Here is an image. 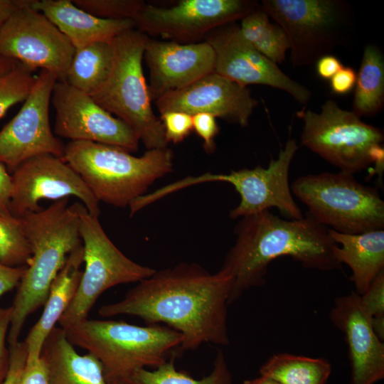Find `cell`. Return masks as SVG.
<instances>
[{"label":"cell","mask_w":384,"mask_h":384,"mask_svg":"<svg viewBox=\"0 0 384 384\" xmlns=\"http://www.w3.org/2000/svg\"><path fill=\"white\" fill-rule=\"evenodd\" d=\"M232 277L195 263H180L137 282L119 301L102 306V317L135 316L148 324H165L183 336L179 352L203 343L227 346Z\"/></svg>","instance_id":"obj_1"},{"label":"cell","mask_w":384,"mask_h":384,"mask_svg":"<svg viewBox=\"0 0 384 384\" xmlns=\"http://www.w3.org/2000/svg\"><path fill=\"white\" fill-rule=\"evenodd\" d=\"M234 233L235 243L220 269L233 282L229 305L250 288L263 285L269 265L278 257H290L304 267L320 271L341 267L329 228L308 213L295 220L262 210L241 218Z\"/></svg>","instance_id":"obj_2"},{"label":"cell","mask_w":384,"mask_h":384,"mask_svg":"<svg viewBox=\"0 0 384 384\" xmlns=\"http://www.w3.org/2000/svg\"><path fill=\"white\" fill-rule=\"evenodd\" d=\"M69 198L21 218L31 249V258L21 280L11 307L7 342L19 341L28 317L45 304L51 284L68 255L82 245L79 217Z\"/></svg>","instance_id":"obj_3"},{"label":"cell","mask_w":384,"mask_h":384,"mask_svg":"<svg viewBox=\"0 0 384 384\" xmlns=\"http://www.w3.org/2000/svg\"><path fill=\"white\" fill-rule=\"evenodd\" d=\"M62 159L78 173L99 202L125 207L172 171L174 154L166 146L134 156L115 146L70 141L65 145Z\"/></svg>","instance_id":"obj_4"},{"label":"cell","mask_w":384,"mask_h":384,"mask_svg":"<svg viewBox=\"0 0 384 384\" xmlns=\"http://www.w3.org/2000/svg\"><path fill=\"white\" fill-rule=\"evenodd\" d=\"M63 330L74 346L101 363L109 384H123L138 370L159 367L183 341L178 331L161 324L87 319Z\"/></svg>","instance_id":"obj_5"},{"label":"cell","mask_w":384,"mask_h":384,"mask_svg":"<svg viewBox=\"0 0 384 384\" xmlns=\"http://www.w3.org/2000/svg\"><path fill=\"white\" fill-rule=\"evenodd\" d=\"M149 38L135 28L116 37L110 73L91 96L100 106L126 123L148 150L168 145L162 122L152 109L144 75L142 61Z\"/></svg>","instance_id":"obj_6"},{"label":"cell","mask_w":384,"mask_h":384,"mask_svg":"<svg viewBox=\"0 0 384 384\" xmlns=\"http://www.w3.org/2000/svg\"><path fill=\"white\" fill-rule=\"evenodd\" d=\"M292 193L319 223L344 234L384 228V201L375 188L339 171L300 176L290 185Z\"/></svg>","instance_id":"obj_7"},{"label":"cell","mask_w":384,"mask_h":384,"mask_svg":"<svg viewBox=\"0 0 384 384\" xmlns=\"http://www.w3.org/2000/svg\"><path fill=\"white\" fill-rule=\"evenodd\" d=\"M304 124L301 144L341 171L354 174L372 164L383 170V131L364 123L352 111L326 100L319 113L302 109L296 113Z\"/></svg>","instance_id":"obj_8"},{"label":"cell","mask_w":384,"mask_h":384,"mask_svg":"<svg viewBox=\"0 0 384 384\" xmlns=\"http://www.w3.org/2000/svg\"><path fill=\"white\" fill-rule=\"evenodd\" d=\"M262 9L284 31L293 66L310 65L346 46L354 14L343 0H262Z\"/></svg>","instance_id":"obj_9"},{"label":"cell","mask_w":384,"mask_h":384,"mask_svg":"<svg viewBox=\"0 0 384 384\" xmlns=\"http://www.w3.org/2000/svg\"><path fill=\"white\" fill-rule=\"evenodd\" d=\"M73 205L79 217L85 269L75 295L58 321L63 329L88 319L97 299L110 288L139 282L156 271L123 254L107 235L98 217L82 203Z\"/></svg>","instance_id":"obj_10"},{"label":"cell","mask_w":384,"mask_h":384,"mask_svg":"<svg viewBox=\"0 0 384 384\" xmlns=\"http://www.w3.org/2000/svg\"><path fill=\"white\" fill-rule=\"evenodd\" d=\"M297 142L289 139L276 159H272L268 166L260 165L253 169L244 168L229 174L206 173L187 176L175 182L179 191L201 183L220 181L233 185L239 193V204L230 210L232 219L276 208L287 219L304 217L299 206L293 198L289 174L292 161L298 150Z\"/></svg>","instance_id":"obj_11"},{"label":"cell","mask_w":384,"mask_h":384,"mask_svg":"<svg viewBox=\"0 0 384 384\" xmlns=\"http://www.w3.org/2000/svg\"><path fill=\"white\" fill-rule=\"evenodd\" d=\"M260 5L253 0H181L169 7L146 3L134 21L135 29L147 36L193 43L219 27L241 20Z\"/></svg>","instance_id":"obj_12"},{"label":"cell","mask_w":384,"mask_h":384,"mask_svg":"<svg viewBox=\"0 0 384 384\" xmlns=\"http://www.w3.org/2000/svg\"><path fill=\"white\" fill-rule=\"evenodd\" d=\"M33 1L14 11L4 25L0 54L65 81L75 48L43 14L32 7Z\"/></svg>","instance_id":"obj_13"},{"label":"cell","mask_w":384,"mask_h":384,"mask_svg":"<svg viewBox=\"0 0 384 384\" xmlns=\"http://www.w3.org/2000/svg\"><path fill=\"white\" fill-rule=\"evenodd\" d=\"M57 80L53 73L41 70L18 112L0 131V162L10 174L36 156L63 158L65 144L54 135L49 120V106Z\"/></svg>","instance_id":"obj_14"},{"label":"cell","mask_w":384,"mask_h":384,"mask_svg":"<svg viewBox=\"0 0 384 384\" xmlns=\"http://www.w3.org/2000/svg\"><path fill=\"white\" fill-rule=\"evenodd\" d=\"M11 213L16 218L39 211L42 199L78 198L88 212L99 217V201L78 173L62 158L50 154L33 156L11 174Z\"/></svg>","instance_id":"obj_15"},{"label":"cell","mask_w":384,"mask_h":384,"mask_svg":"<svg viewBox=\"0 0 384 384\" xmlns=\"http://www.w3.org/2000/svg\"><path fill=\"white\" fill-rule=\"evenodd\" d=\"M50 102L56 112L57 136L115 146L129 152L137 150L139 140L126 123L65 81H56Z\"/></svg>","instance_id":"obj_16"},{"label":"cell","mask_w":384,"mask_h":384,"mask_svg":"<svg viewBox=\"0 0 384 384\" xmlns=\"http://www.w3.org/2000/svg\"><path fill=\"white\" fill-rule=\"evenodd\" d=\"M215 53L214 72L243 86L263 85L287 92L306 104L311 91L284 73L245 40L235 23L219 27L205 38Z\"/></svg>","instance_id":"obj_17"},{"label":"cell","mask_w":384,"mask_h":384,"mask_svg":"<svg viewBox=\"0 0 384 384\" xmlns=\"http://www.w3.org/2000/svg\"><path fill=\"white\" fill-rule=\"evenodd\" d=\"M154 102L160 114L170 111L191 116L208 113L240 127L248 125L258 105L247 87L215 72L182 89L164 95Z\"/></svg>","instance_id":"obj_18"},{"label":"cell","mask_w":384,"mask_h":384,"mask_svg":"<svg viewBox=\"0 0 384 384\" xmlns=\"http://www.w3.org/2000/svg\"><path fill=\"white\" fill-rule=\"evenodd\" d=\"M144 59L149 70L148 87L154 102L215 70V53L206 41L179 43L149 38Z\"/></svg>","instance_id":"obj_19"},{"label":"cell","mask_w":384,"mask_h":384,"mask_svg":"<svg viewBox=\"0 0 384 384\" xmlns=\"http://www.w3.org/2000/svg\"><path fill=\"white\" fill-rule=\"evenodd\" d=\"M329 319L345 336L351 366V384H375L384 378V343L375 334L371 317L355 291L338 297Z\"/></svg>","instance_id":"obj_20"},{"label":"cell","mask_w":384,"mask_h":384,"mask_svg":"<svg viewBox=\"0 0 384 384\" xmlns=\"http://www.w3.org/2000/svg\"><path fill=\"white\" fill-rule=\"evenodd\" d=\"M32 7L43 14L75 49L98 42H112L124 32L135 28L131 19L96 17L70 0H34Z\"/></svg>","instance_id":"obj_21"},{"label":"cell","mask_w":384,"mask_h":384,"mask_svg":"<svg viewBox=\"0 0 384 384\" xmlns=\"http://www.w3.org/2000/svg\"><path fill=\"white\" fill-rule=\"evenodd\" d=\"M83 262L82 245L68 255L51 284L41 316L23 341L27 348L26 364L41 357L46 339L73 301L81 279Z\"/></svg>","instance_id":"obj_22"},{"label":"cell","mask_w":384,"mask_h":384,"mask_svg":"<svg viewBox=\"0 0 384 384\" xmlns=\"http://www.w3.org/2000/svg\"><path fill=\"white\" fill-rule=\"evenodd\" d=\"M329 233L338 245L334 250L336 260L350 267L355 292L362 295L384 272V230L344 234L329 229Z\"/></svg>","instance_id":"obj_23"},{"label":"cell","mask_w":384,"mask_h":384,"mask_svg":"<svg viewBox=\"0 0 384 384\" xmlns=\"http://www.w3.org/2000/svg\"><path fill=\"white\" fill-rule=\"evenodd\" d=\"M50 384H109L101 363L92 354H79L61 327H55L41 351Z\"/></svg>","instance_id":"obj_24"},{"label":"cell","mask_w":384,"mask_h":384,"mask_svg":"<svg viewBox=\"0 0 384 384\" xmlns=\"http://www.w3.org/2000/svg\"><path fill=\"white\" fill-rule=\"evenodd\" d=\"M114 57L113 41L94 43L75 49L65 82L92 96L106 81Z\"/></svg>","instance_id":"obj_25"},{"label":"cell","mask_w":384,"mask_h":384,"mask_svg":"<svg viewBox=\"0 0 384 384\" xmlns=\"http://www.w3.org/2000/svg\"><path fill=\"white\" fill-rule=\"evenodd\" d=\"M353 112L358 117H372L384 105V55L373 44L364 48L355 85Z\"/></svg>","instance_id":"obj_26"},{"label":"cell","mask_w":384,"mask_h":384,"mask_svg":"<svg viewBox=\"0 0 384 384\" xmlns=\"http://www.w3.org/2000/svg\"><path fill=\"white\" fill-rule=\"evenodd\" d=\"M331 371L324 358L279 353L267 360L259 373L280 384H326Z\"/></svg>","instance_id":"obj_27"},{"label":"cell","mask_w":384,"mask_h":384,"mask_svg":"<svg viewBox=\"0 0 384 384\" xmlns=\"http://www.w3.org/2000/svg\"><path fill=\"white\" fill-rule=\"evenodd\" d=\"M240 32L246 41L264 56L282 64L289 43L283 29L272 23L261 6L240 20Z\"/></svg>","instance_id":"obj_28"},{"label":"cell","mask_w":384,"mask_h":384,"mask_svg":"<svg viewBox=\"0 0 384 384\" xmlns=\"http://www.w3.org/2000/svg\"><path fill=\"white\" fill-rule=\"evenodd\" d=\"M176 356L152 370L146 368L134 372L123 384H233V375L221 349H218L211 372L201 379H195L178 370Z\"/></svg>","instance_id":"obj_29"},{"label":"cell","mask_w":384,"mask_h":384,"mask_svg":"<svg viewBox=\"0 0 384 384\" xmlns=\"http://www.w3.org/2000/svg\"><path fill=\"white\" fill-rule=\"evenodd\" d=\"M31 255L21 218L0 216V263L9 267L27 266Z\"/></svg>","instance_id":"obj_30"},{"label":"cell","mask_w":384,"mask_h":384,"mask_svg":"<svg viewBox=\"0 0 384 384\" xmlns=\"http://www.w3.org/2000/svg\"><path fill=\"white\" fill-rule=\"evenodd\" d=\"M35 70L17 62L0 73V118L12 106L27 98L37 77Z\"/></svg>","instance_id":"obj_31"},{"label":"cell","mask_w":384,"mask_h":384,"mask_svg":"<svg viewBox=\"0 0 384 384\" xmlns=\"http://www.w3.org/2000/svg\"><path fill=\"white\" fill-rule=\"evenodd\" d=\"M80 9L101 18L134 20L145 5L141 0H74Z\"/></svg>","instance_id":"obj_32"},{"label":"cell","mask_w":384,"mask_h":384,"mask_svg":"<svg viewBox=\"0 0 384 384\" xmlns=\"http://www.w3.org/2000/svg\"><path fill=\"white\" fill-rule=\"evenodd\" d=\"M165 139L169 144L183 141L193 130L192 116L183 112L170 111L161 114Z\"/></svg>","instance_id":"obj_33"},{"label":"cell","mask_w":384,"mask_h":384,"mask_svg":"<svg viewBox=\"0 0 384 384\" xmlns=\"http://www.w3.org/2000/svg\"><path fill=\"white\" fill-rule=\"evenodd\" d=\"M361 296L364 309L371 317L384 316V272L371 283L366 292Z\"/></svg>","instance_id":"obj_34"},{"label":"cell","mask_w":384,"mask_h":384,"mask_svg":"<svg viewBox=\"0 0 384 384\" xmlns=\"http://www.w3.org/2000/svg\"><path fill=\"white\" fill-rule=\"evenodd\" d=\"M192 122L193 130L202 139L206 151H214V140L219 132L216 118L208 113H198L192 116Z\"/></svg>","instance_id":"obj_35"},{"label":"cell","mask_w":384,"mask_h":384,"mask_svg":"<svg viewBox=\"0 0 384 384\" xmlns=\"http://www.w3.org/2000/svg\"><path fill=\"white\" fill-rule=\"evenodd\" d=\"M11 318V307L0 306V384H3L9 368L10 352L6 346Z\"/></svg>","instance_id":"obj_36"},{"label":"cell","mask_w":384,"mask_h":384,"mask_svg":"<svg viewBox=\"0 0 384 384\" xmlns=\"http://www.w3.org/2000/svg\"><path fill=\"white\" fill-rule=\"evenodd\" d=\"M9 368L3 384H17L27 359V348L24 341L9 346Z\"/></svg>","instance_id":"obj_37"},{"label":"cell","mask_w":384,"mask_h":384,"mask_svg":"<svg viewBox=\"0 0 384 384\" xmlns=\"http://www.w3.org/2000/svg\"><path fill=\"white\" fill-rule=\"evenodd\" d=\"M17 384H50L48 364L41 355L31 364H25Z\"/></svg>","instance_id":"obj_38"},{"label":"cell","mask_w":384,"mask_h":384,"mask_svg":"<svg viewBox=\"0 0 384 384\" xmlns=\"http://www.w3.org/2000/svg\"><path fill=\"white\" fill-rule=\"evenodd\" d=\"M13 183L11 175L6 166L0 162V216L6 218H15L11 213V196Z\"/></svg>","instance_id":"obj_39"},{"label":"cell","mask_w":384,"mask_h":384,"mask_svg":"<svg viewBox=\"0 0 384 384\" xmlns=\"http://www.w3.org/2000/svg\"><path fill=\"white\" fill-rule=\"evenodd\" d=\"M356 78L357 75L353 68L343 66L329 80L332 92L339 95L349 93L355 87Z\"/></svg>","instance_id":"obj_40"},{"label":"cell","mask_w":384,"mask_h":384,"mask_svg":"<svg viewBox=\"0 0 384 384\" xmlns=\"http://www.w3.org/2000/svg\"><path fill=\"white\" fill-rule=\"evenodd\" d=\"M27 266L9 267L0 263V297L18 287Z\"/></svg>","instance_id":"obj_41"},{"label":"cell","mask_w":384,"mask_h":384,"mask_svg":"<svg viewBox=\"0 0 384 384\" xmlns=\"http://www.w3.org/2000/svg\"><path fill=\"white\" fill-rule=\"evenodd\" d=\"M343 66L340 60L331 54L324 55L316 62V73L324 80H330Z\"/></svg>","instance_id":"obj_42"},{"label":"cell","mask_w":384,"mask_h":384,"mask_svg":"<svg viewBox=\"0 0 384 384\" xmlns=\"http://www.w3.org/2000/svg\"><path fill=\"white\" fill-rule=\"evenodd\" d=\"M31 0H0V32L9 17L17 9L28 4Z\"/></svg>","instance_id":"obj_43"},{"label":"cell","mask_w":384,"mask_h":384,"mask_svg":"<svg viewBox=\"0 0 384 384\" xmlns=\"http://www.w3.org/2000/svg\"><path fill=\"white\" fill-rule=\"evenodd\" d=\"M371 323H372V326L375 334L381 341H384V316L371 318Z\"/></svg>","instance_id":"obj_44"},{"label":"cell","mask_w":384,"mask_h":384,"mask_svg":"<svg viewBox=\"0 0 384 384\" xmlns=\"http://www.w3.org/2000/svg\"><path fill=\"white\" fill-rule=\"evenodd\" d=\"M242 384H280V383L270 378L260 375L255 378L245 380Z\"/></svg>","instance_id":"obj_45"},{"label":"cell","mask_w":384,"mask_h":384,"mask_svg":"<svg viewBox=\"0 0 384 384\" xmlns=\"http://www.w3.org/2000/svg\"><path fill=\"white\" fill-rule=\"evenodd\" d=\"M17 62L0 54V73L11 68Z\"/></svg>","instance_id":"obj_46"},{"label":"cell","mask_w":384,"mask_h":384,"mask_svg":"<svg viewBox=\"0 0 384 384\" xmlns=\"http://www.w3.org/2000/svg\"><path fill=\"white\" fill-rule=\"evenodd\" d=\"M113 384H122V383H113Z\"/></svg>","instance_id":"obj_47"}]
</instances>
